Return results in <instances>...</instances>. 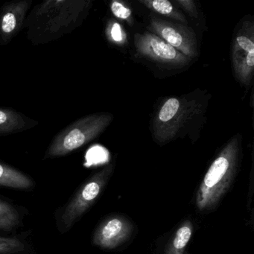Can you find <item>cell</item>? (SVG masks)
Returning a JSON list of instances; mask_svg holds the SVG:
<instances>
[{"label": "cell", "mask_w": 254, "mask_h": 254, "mask_svg": "<svg viewBox=\"0 0 254 254\" xmlns=\"http://www.w3.org/2000/svg\"><path fill=\"white\" fill-rule=\"evenodd\" d=\"M150 28L156 35L187 57L194 58L197 56V43L191 31L181 25L158 19L151 20Z\"/></svg>", "instance_id": "ba28073f"}, {"label": "cell", "mask_w": 254, "mask_h": 254, "mask_svg": "<svg viewBox=\"0 0 254 254\" xmlns=\"http://www.w3.org/2000/svg\"><path fill=\"white\" fill-rule=\"evenodd\" d=\"M252 22L245 21L236 33L232 45L231 59L236 78L249 85L254 69V34Z\"/></svg>", "instance_id": "8992f818"}, {"label": "cell", "mask_w": 254, "mask_h": 254, "mask_svg": "<svg viewBox=\"0 0 254 254\" xmlns=\"http://www.w3.org/2000/svg\"><path fill=\"white\" fill-rule=\"evenodd\" d=\"M133 227L126 218L114 217L104 221L95 232L93 244L103 249H114L126 242Z\"/></svg>", "instance_id": "30bf717a"}, {"label": "cell", "mask_w": 254, "mask_h": 254, "mask_svg": "<svg viewBox=\"0 0 254 254\" xmlns=\"http://www.w3.org/2000/svg\"><path fill=\"white\" fill-rule=\"evenodd\" d=\"M111 9L114 16L122 20H127L131 16L130 9L126 8L119 1H113L111 5Z\"/></svg>", "instance_id": "e0dca14e"}, {"label": "cell", "mask_w": 254, "mask_h": 254, "mask_svg": "<svg viewBox=\"0 0 254 254\" xmlns=\"http://www.w3.org/2000/svg\"><path fill=\"white\" fill-rule=\"evenodd\" d=\"M191 234L192 225L190 221H187L175 233L165 254H184V249L190 242Z\"/></svg>", "instance_id": "4fadbf2b"}, {"label": "cell", "mask_w": 254, "mask_h": 254, "mask_svg": "<svg viewBox=\"0 0 254 254\" xmlns=\"http://www.w3.org/2000/svg\"><path fill=\"white\" fill-rule=\"evenodd\" d=\"M110 35H111V40L117 44L123 43L126 38L121 26L118 23H113L110 30Z\"/></svg>", "instance_id": "ac0fdd59"}, {"label": "cell", "mask_w": 254, "mask_h": 254, "mask_svg": "<svg viewBox=\"0 0 254 254\" xmlns=\"http://www.w3.org/2000/svg\"><path fill=\"white\" fill-rule=\"evenodd\" d=\"M33 185V181L29 176L15 168L0 163V187L29 190Z\"/></svg>", "instance_id": "7c38bea8"}, {"label": "cell", "mask_w": 254, "mask_h": 254, "mask_svg": "<svg viewBox=\"0 0 254 254\" xmlns=\"http://www.w3.org/2000/svg\"><path fill=\"white\" fill-rule=\"evenodd\" d=\"M200 107L194 101L187 102L183 98H170L163 103L154 123V136L160 142L169 140L175 136L184 123L181 119H191Z\"/></svg>", "instance_id": "5b68a950"}, {"label": "cell", "mask_w": 254, "mask_h": 254, "mask_svg": "<svg viewBox=\"0 0 254 254\" xmlns=\"http://www.w3.org/2000/svg\"><path fill=\"white\" fill-rule=\"evenodd\" d=\"M238 155L239 142L235 138L212 162L203 178L196 197L199 210L212 209L225 194L236 173Z\"/></svg>", "instance_id": "7a4b0ae2"}, {"label": "cell", "mask_w": 254, "mask_h": 254, "mask_svg": "<svg viewBox=\"0 0 254 254\" xmlns=\"http://www.w3.org/2000/svg\"><path fill=\"white\" fill-rule=\"evenodd\" d=\"M24 250V244L19 239L0 236V254H14Z\"/></svg>", "instance_id": "2e32d148"}, {"label": "cell", "mask_w": 254, "mask_h": 254, "mask_svg": "<svg viewBox=\"0 0 254 254\" xmlns=\"http://www.w3.org/2000/svg\"><path fill=\"white\" fill-rule=\"evenodd\" d=\"M91 1L47 0L29 13L23 27L34 45L60 39L82 24L91 8Z\"/></svg>", "instance_id": "6da1fadb"}, {"label": "cell", "mask_w": 254, "mask_h": 254, "mask_svg": "<svg viewBox=\"0 0 254 254\" xmlns=\"http://www.w3.org/2000/svg\"><path fill=\"white\" fill-rule=\"evenodd\" d=\"M38 123L22 113L9 108H0V136L25 131Z\"/></svg>", "instance_id": "8fae6325"}, {"label": "cell", "mask_w": 254, "mask_h": 254, "mask_svg": "<svg viewBox=\"0 0 254 254\" xmlns=\"http://www.w3.org/2000/svg\"><path fill=\"white\" fill-rule=\"evenodd\" d=\"M32 0H13L0 8V45L9 44L24 26Z\"/></svg>", "instance_id": "9c48e42d"}, {"label": "cell", "mask_w": 254, "mask_h": 254, "mask_svg": "<svg viewBox=\"0 0 254 254\" xmlns=\"http://www.w3.org/2000/svg\"><path fill=\"white\" fill-rule=\"evenodd\" d=\"M113 117L95 114L78 119L54 136L44 159L64 157L96 139L108 127Z\"/></svg>", "instance_id": "3957f363"}, {"label": "cell", "mask_w": 254, "mask_h": 254, "mask_svg": "<svg viewBox=\"0 0 254 254\" xmlns=\"http://www.w3.org/2000/svg\"><path fill=\"white\" fill-rule=\"evenodd\" d=\"M134 45L138 54L163 64L184 66L190 58L180 53L155 34L149 32L136 34Z\"/></svg>", "instance_id": "52a82bcc"}, {"label": "cell", "mask_w": 254, "mask_h": 254, "mask_svg": "<svg viewBox=\"0 0 254 254\" xmlns=\"http://www.w3.org/2000/svg\"><path fill=\"white\" fill-rule=\"evenodd\" d=\"M18 211L14 206L0 200V230L9 231L20 224Z\"/></svg>", "instance_id": "5bb4252c"}, {"label": "cell", "mask_w": 254, "mask_h": 254, "mask_svg": "<svg viewBox=\"0 0 254 254\" xmlns=\"http://www.w3.org/2000/svg\"><path fill=\"white\" fill-rule=\"evenodd\" d=\"M148 8L164 16H170L175 19L184 21V16L175 11L173 5L168 0H154V1H142Z\"/></svg>", "instance_id": "9a60e30c"}, {"label": "cell", "mask_w": 254, "mask_h": 254, "mask_svg": "<svg viewBox=\"0 0 254 254\" xmlns=\"http://www.w3.org/2000/svg\"><path fill=\"white\" fill-rule=\"evenodd\" d=\"M112 172V166H108L93 175L77 191L68 203L61 216L64 231H67L85 213L99 197Z\"/></svg>", "instance_id": "277c9868"}]
</instances>
